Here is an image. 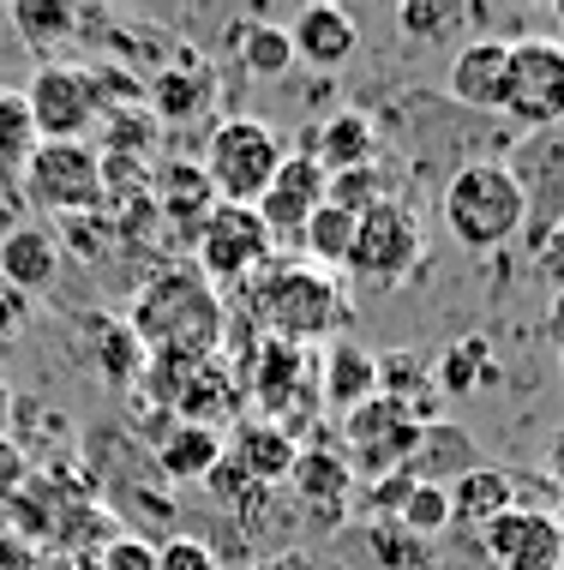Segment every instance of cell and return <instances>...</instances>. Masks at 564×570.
<instances>
[{
    "mask_svg": "<svg viewBox=\"0 0 564 570\" xmlns=\"http://www.w3.org/2000/svg\"><path fill=\"white\" fill-rule=\"evenodd\" d=\"M120 318L139 336L145 361H157V366L210 361V354H222V336H228V301L192 265H169V271L145 276Z\"/></svg>",
    "mask_w": 564,
    "mask_h": 570,
    "instance_id": "obj_1",
    "label": "cell"
},
{
    "mask_svg": "<svg viewBox=\"0 0 564 570\" xmlns=\"http://www.w3.org/2000/svg\"><path fill=\"white\" fill-rule=\"evenodd\" d=\"M355 318L343 283L330 271H313L307 258H270L265 271L240 288V325L258 331V343H337Z\"/></svg>",
    "mask_w": 564,
    "mask_h": 570,
    "instance_id": "obj_2",
    "label": "cell"
},
{
    "mask_svg": "<svg viewBox=\"0 0 564 570\" xmlns=\"http://www.w3.org/2000/svg\"><path fill=\"white\" fill-rule=\"evenodd\" d=\"M438 217H445L451 240L468 246V253H505V246L523 235L528 205L523 187L511 180V168L498 157H475L463 163L438 193Z\"/></svg>",
    "mask_w": 564,
    "mask_h": 570,
    "instance_id": "obj_3",
    "label": "cell"
},
{
    "mask_svg": "<svg viewBox=\"0 0 564 570\" xmlns=\"http://www.w3.org/2000/svg\"><path fill=\"white\" fill-rule=\"evenodd\" d=\"M283 138L265 127V120L253 115H228L210 127L205 138V157H198V175H205V187L217 193V205H258L265 187L277 180L283 168Z\"/></svg>",
    "mask_w": 564,
    "mask_h": 570,
    "instance_id": "obj_4",
    "label": "cell"
},
{
    "mask_svg": "<svg viewBox=\"0 0 564 570\" xmlns=\"http://www.w3.org/2000/svg\"><path fill=\"white\" fill-rule=\"evenodd\" d=\"M426 258V228H420V210L403 205V198H385L378 210L355 223V246H348V276L367 288H403L408 276L420 271Z\"/></svg>",
    "mask_w": 564,
    "mask_h": 570,
    "instance_id": "obj_5",
    "label": "cell"
},
{
    "mask_svg": "<svg viewBox=\"0 0 564 570\" xmlns=\"http://www.w3.org/2000/svg\"><path fill=\"white\" fill-rule=\"evenodd\" d=\"M277 258V240L265 235V223H258V210L253 205H217L205 217V228H198V240H192V271L205 276L210 288H247L258 271Z\"/></svg>",
    "mask_w": 564,
    "mask_h": 570,
    "instance_id": "obj_6",
    "label": "cell"
},
{
    "mask_svg": "<svg viewBox=\"0 0 564 570\" xmlns=\"http://www.w3.org/2000/svg\"><path fill=\"white\" fill-rule=\"evenodd\" d=\"M19 97L42 145H90V132L102 120L97 79H90V67H72V60H42Z\"/></svg>",
    "mask_w": 564,
    "mask_h": 570,
    "instance_id": "obj_7",
    "label": "cell"
},
{
    "mask_svg": "<svg viewBox=\"0 0 564 570\" xmlns=\"http://www.w3.org/2000/svg\"><path fill=\"white\" fill-rule=\"evenodd\" d=\"M19 198L42 217H97L102 210V157L97 145H37L19 175Z\"/></svg>",
    "mask_w": 564,
    "mask_h": 570,
    "instance_id": "obj_8",
    "label": "cell"
},
{
    "mask_svg": "<svg viewBox=\"0 0 564 570\" xmlns=\"http://www.w3.org/2000/svg\"><path fill=\"white\" fill-rule=\"evenodd\" d=\"M498 115L523 132H553L564 127V42L558 37H523L511 42L505 67V97Z\"/></svg>",
    "mask_w": 564,
    "mask_h": 570,
    "instance_id": "obj_9",
    "label": "cell"
},
{
    "mask_svg": "<svg viewBox=\"0 0 564 570\" xmlns=\"http://www.w3.org/2000/svg\"><path fill=\"white\" fill-rule=\"evenodd\" d=\"M426 426L408 414L403 403H390V396H373V403L348 409L343 414V462L348 474H355L360 487L367 481H385V474H403L408 456H415Z\"/></svg>",
    "mask_w": 564,
    "mask_h": 570,
    "instance_id": "obj_10",
    "label": "cell"
},
{
    "mask_svg": "<svg viewBox=\"0 0 564 570\" xmlns=\"http://www.w3.org/2000/svg\"><path fill=\"white\" fill-rule=\"evenodd\" d=\"M511 180L523 187V205H528V223L523 235L528 246H546V235L564 228V127L553 132H523V145L511 150Z\"/></svg>",
    "mask_w": 564,
    "mask_h": 570,
    "instance_id": "obj_11",
    "label": "cell"
},
{
    "mask_svg": "<svg viewBox=\"0 0 564 570\" xmlns=\"http://www.w3.org/2000/svg\"><path fill=\"white\" fill-rule=\"evenodd\" d=\"M355 492H360V481L348 474L343 451H330V439L300 444L295 469H288V499L300 504V517H307L318 534L343 529V517L355 511Z\"/></svg>",
    "mask_w": 564,
    "mask_h": 570,
    "instance_id": "obj_12",
    "label": "cell"
},
{
    "mask_svg": "<svg viewBox=\"0 0 564 570\" xmlns=\"http://www.w3.org/2000/svg\"><path fill=\"white\" fill-rule=\"evenodd\" d=\"M481 552L493 570H564V522L541 504H516L481 529Z\"/></svg>",
    "mask_w": 564,
    "mask_h": 570,
    "instance_id": "obj_13",
    "label": "cell"
},
{
    "mask_svg": "<svg viewBox=\"0 0 564 570\" xmlns=\"http://www.w3.org/2000/svg\"><path fill=\"white\" fill-rule=\"evenodd\" d=\"M325 205V168H318L307 150H288L277 180L265 187V198H258V223H265V235L277 246H300V228L313 223V210Z\"/></svg>",
    "mask_w": 564,
    "mask_h": 570,
    "instance_id": "obj_14",
    "label": "cell"
},
{
    "mask_svg": "<svg viewBox=\"0 0 564 570\" xmlns=\"http://www.w3.org/2000/svg\"><path fill=\"white\" fill-rule=\"evenodd\" d=\"M240 409H247V384H240V366L228 354H210V361H198L175 379V421L228 433V421Z\"/></svg>",
    "mask_w": 564,
    "mask_h": 570,
    "instance_id": "obj_15",
    "label": "cell"
},
{
    "mask_svg": "<svg viewBox=\"0 0 564 570\" xmlns=\"http://www.w3.org/2000/svg\"><path fill=\"white\" fill-rule=\"evenodd\" d=\"M210 97H217V72H210L205 55L187 42V49L145 85V115L157 120V127H187V120H198L210 109Z\"/></svg>",
    "mask_w": 564,
    "mask_h": 570,
    "instance_id": "obj_16",
    "label": "cell"
},
{
    "mask_svg": "<svg viewBox=\"0 0 564 570\" xmlns=\"http://www.w3.org/2000/svg\"><path fill=\"white\" fill-rule=\"evenodd\" d=\"M60 276V240L42 223H19L0 235V283L19 301H42Z\"/></svg>",
    "mask_w": 564,
    "mask_h": 570,
    "instance_id": "obj_17",
    "label": "cell"
},
{
    "mask_svg": "<svg viewBox=\"0 0 564 570\" xmlns=\"http://www.w3.org/2000/svg\"><path fill=\"white\" fill-rule=\"evenodd\" d=\"M283 30H288V49H295V60H307L313 72H337V67H348V60H355V49H360L355 19H348L343 7H330V0L300 7Z\"/></svg>",
    "mask_w": 564,
    "mask_h": 570,
    "instance_id": "obj_18",
    "label": "cell"
},
{
    "mask_svg": "<svg viewBox=\"0 0 564 570\" xmlns=\"http://www.w3.org/2000/svg\"><path fill=\"white\" fill-rule=\"evenodd\" d=\"M505 67H511V42L505 37H468L463 49L451 55V67H445L451 102L498 115V97H505Z\"/></svg>",
    "mask_w": 564,
    "mask_h": 570,
    "instance_id": "obj_19",
    "label": "cell"
},
{
    "mask_svg": "<svg viewBox=\"0 0 564 570\" xmlns=\"http://www.w3.org/2000/svg\"><path fill=\"white\" fill-rule=\"evenodd\" d=\"M318 396H325L330 414H348V409L373 403L378 396V354L360 348L355 336L325 343V354H318Z\"/></svg>",
    "mask_w": 564,
    "mask_h": 570,
    "instance_id": "obj_20",
    "label": "cell"
},
{
    "mask_svg": "<svg viewBox=\"0 0 564 570\" xmlns=\"http://www.w3.org/2000/svg\"><path fill=\"white\" fill-rule=\"evenodd\" d=\"M145 456H150V469H157L162 487H198L222 462V433L175 421L169 433H157V444H145Z\"/></svg>",
    "mask_w": 564,
    "mask_h": 570,
    "instance_id": "obj_21",
    "label": "cell"
},
{
    "mask_svg": "<svg viewBox=\"0 0 564 570\" xmlns=\"http://www.w3.org/2000/svg\"><path fill=\"white\" fill-rule=\"evenodd\" d=\"M79 331H85L90 373L109 384V391H132L139 373H145V348H139V336L127 331V318H120V313H85Z\"/></svg>",
    "mask_w": 564,
    "mask_h": 570,
    "instance_id": "obj_22",
    "label": "cell"
},
{
    "mask_svg": "<svg viewBox=\"0 0 564 570\" xmlns=\"http://www.w3.org/2000/svg\"><path fill=\"white\" fill-rule=\"evenodd\" d=\"M235 439H222V456L235 462V469H247L258 487H288V469H295V456H300V444L283 433V426H270V421H235L228 426Z\"/></svg>",
    "mask_w": 564,
    "mask_h": 570,
    "instance_id": "obj_23",
    "label": "cell"
},
{
    "mask_svg": "<svg viewBox=\"0 0 564 570\" xmlns=\"http://www.w3.org/2000/svg\"><path fill=\"white\" fill-rule=\"evenodd\" d=\"M150 210L162 217V228H169L175 240H198L205 217L217 210V193L205 187L198 163H187V168H162V175H150Z\"/></svg>",
    "mask_w": 564,
    "mask_h": 570,
    "instance_id": "obj_24",
    "label": "cell"
},
{
    "mask_svg": "<svg viewBox=\"0 0 564 570\" xmlns=\"http://www.w3.org/2000/svg\"><path fill=\"white\" fill-rule=\"evenodd\" d=\"M451 529H468V534H481L486 522H498L505 511H516V474L511 469H468L463 481H451Z\"/></svg>",
    "mask_w": 564,
    "mask_h": 570,
    "instance_id": "obj_25",
    "label": "cell"
},
{
    "mask_svg": "<svg viewBox=\"0 0 564 570\" xmlns=\"http://www.w3.org/2000/svg\"><path fill=\"white\" fill-rule=\"evenodd\" d=\"M300 150H307V157L325 168V175L367 168V163H378V127H373V115H360V109H337Z\"/></svg>",
    "mask_w": 564,
    "mask_h": 570,
    "instance_id": "obj_26",
    "label": "cell"
},
{
    "mask_svg": "<svg viewBox=\"0 0 564 570\" xmlns=\"http://www.w3.org/2000/svg\"><path fill=\"white\" fill-rule=\"evenodd\" d=\"M468 469H481V456H475V439L463 433V426H451V421H433L420 433L415 444V456H408V481H433V487H451V481H463Z\"/></svg>",
    "mask_w": 564,
    "mask_h": 570,
    "instance_id": "obj_27",
    "label": "cell"
},
{
    "mask_svg": "<svg viewBox=\"0 0 564 570\" xmlns=\"http://www.w3.org/2000/svg\"><path fill=\"white\" fill-rule=\"evenodd\" d=\"M378 396L403 403L420 426L438 421V384H433V361L415 348H396V354H378Z\"/></svg>",
    "mask_w": 564,
    "mask_h": 570,
    "instance_id": "obj_28",
    "label": "cell"
},
{
    "mask_svg": "<svg viewBox=\"0 0 564 570\" xmlns=\"http://www.w3.org/2000/svg\"><path fill=\"white\" fill-rule=\"evenodd\" d=\"M7 24L30 55H55L72 30H85V12L72 7V0H12Z\"/></svg>",
    "mask_w": 564,
    "mask_h": 570,
    "instance_id": "obj_29",
    "label": "cell"
},
{
    "mask_svg": "<svg viewBox=\"0 0 564 570\" xmlns=\"http://www.w3.org/2000/svg\"><path fill=\"white\" fill-rule=\"evenodd\" d=\"M433 384L438 396H475L486 384H498V361H493V343L481 331L456 336V343L433 361Z\"/></svg>",
    "mask_w": 564,
    "mask_h": 570,
    "instance_id": "obj_30",
    "label": "cell"
},
{
    "mask_svg": "<svg viewBox=\"0 0 564 570\" xmlns=\"http://www.w3.org/2000/svg\"><path fill=\"white\" fill-rule=\"evenodd\" d=\"M355 223H360V217H348V210H337V205H318L313 223L300 228V246H295V253L307 258L313 271H330V276H337V271L348 265V246H355Z\"/></svg>",
    "mask_w": 564,
    "mask_h": 570,
    "instance_id": "obj_31",
    "label": "cell"
},
{
    "mask_svg": "<svg viewBox=\"0 0 564 570\" xmlns=\"http://www.w3.org/2000/svg\"><path fill=\"white\" fill-rule=\"evenodd\" d=\"M198 492H205V499L217 504V511H228L235 522H258V517L270 511V499H277V492H270V487H258L253 474H247V469H235L228 456H222L217 469L205 474V481H198Z\"/></svg>",
    "mask_w": 564,
    "mask_h": 570,
    "instance_id": "obj_32",
    "label": "cell"
},
{
    "mask_svg": "<svg viewBox=\"0 0 564 570\" xmlns=\"http://www.w3.org/2000/svg\"><path fill=\"white\" fill-rule=\"evenodd\" d=\"M235 55H240V72H247V79H283V72L295 67L288 30L283 24H265V19L235 24Z\"/></svg>",
    "mask_w": 564,
    "mask_h": 570,
    "instance_id": "obj_33",
    "label": "cell"
},
{
    "mask_svg": "<svg viewBox=\"0 0 564 570\" xmlns=\"http://www.w3.org/2000/svg\"><path fill=\"white\" fill-rule=\"evenodd\" d=\"M37 145L42 138H37V127H30L24 97L0 85V187H19V175H24V163L37 157Z\"/></svg>",
    "mask_w": 564,
    "mask_h": 570,
    "instance_id": "obj_34",
    "label": "cell"
},
{
    "mask_svg": "<svg viewBox=\"0 0 564 570\" xmlns=\"http://www.w3.org/2000/svg\"><path fill=\"white\" fill-rule=\"evenodd\" d=\"M390 193V175L385 163H367V168H343V175H325V205L348 210V217H367V210H378Z\"/></svg>",
    "mask_w": 564,
    "mask_h": 570,
    "instance_id": "obj_35",
    "label": "cell"
},
{
    "mask_svg": "<svg viewBox=\"0 0 564 570\" xmlns=\"http://www.w3.org/2000/svg\"><path fill=\"white\" fill-rule=\"evenodd\" d=\"M390 522L403 534H415V541L433 547L438 534H451V492L433 487V481H415V487H408V499H403V511H396Z\"/></svg>",
    "mask_w": 564,
    "mask_h": 570,
    "instance_id": "obj_36",
    "label": "cell"
},
{
    "mask_svg": "<svg viewBox=\"0 0 564 570\" xmlns=\"http://www.w3.org/2000/svg\"><path fill=\"white\" fill-rule=\"evenodd\" d=\"M463 19L468 12L451 7V0H403V7H396V30H403L408 42H445Z\"/></svg>",
    "mask_w": 564,
    "mask_h": 570,
    "instance_id": "obj_37",
    "label": "cell"
},
{
    "mask_svg": "<svg viewBox=\"0 0 564 570\" xmlns=\"http://www.w3.org/2000/svg\"><path fill=\"white\" fill-rule=\"evenodd\" d=\"M55 240H67V253H72V258L97 265V258H109L115 246H120V223H115V217H102V210H97V217H67Z\"/></svg>",
    "mask_w": 564,
    "mask_h": 570,
    "instance_id": "obj_38",
    "label": "cell"
},
{
    "mask_svg": "<svg viewBox=\"0 0 564 570\" xmlns=\"http://www.w3.org/2000/svg\"><path fill=\"white\" fill-rule=\"evenodd\" d=\"M367 547H373L378 570H433V559H426V541L403 534L396 522H373V529H367Z\"/></svg>",
    "mask_w": 564,
    "mask_h": 570,
    "instance_id": "obj_39",
    "label": "cell"
},
{
    "mask_svg": "<svg viewBox=\"0 0 564 570\" xmlns=\"http://www.w3.org/2000/svg\"><path fill=\"white\" fill-rule=\"evenodd\" d=\"M157 570H222L217 547H205L198 534H175V541L157 547Z\"/></svg>",
    "mask_w": 564,
    "mask_h": 570,
    "instance_id": "obj_40",
    "label": "cell"
},
{
    "mask_svg": "<svg viewBox=\"0 0 564 570\" xmlns=\"http://www.w3.org/2000/svg\"><path fill=\"white\" fill-rule=\"evenodd\" d=\"M97 570H157V541H145V534H120L97 552Z\"/></svg>",
    "mask_w": 564,
    "mask_h": 570,
    "instance_id": "obj_41",
    "label": "cell"
},
{
    "mask_svg": "<svg viewBox=\"0 0 564 570\" xmlns=\"http://www.w3.org/2000/svg\"><path fill=\"white\" fill-rule=\"evenodd\" d=\"M24 474H30V451H24L19 439H7V433H0V511H7L12 499H19Z\"/></svg>",
    "mask_w": 564,
    "mask_h": 570,
    "instance_id": "obj_42",
    "label": "cell"
},
{
    "mask_svg": "<svg viewBox=\"0 0 564 570\" xmlns=\"http://www.w3.org/2000/svg\"><path fill=\"white\" fill-rule=\"evenodd\" d=\"M24 318H30V301H19L7 283H0V343H12V336L24 331Z\"/></svg>",
    "mask_w": 564,
    "mask_h": 570,
    "instance_id": "obj_43",
    "label": "cell"
},
{
    "mask_svg": "<svg viewBox=\"0 0 564 570\" xmlns=\"http://www.w3.org/2000/svg\"><path fill=\"white\" fill-rule=\"evenodd\" d=\"M535 258H541V271L553 276V288H564V228H558V235H546V246Z\"/></svg>",
    "mask_w": 564,
    "mask_h": 570,
    "instance_id": "obj_44",
    "label": "cell"
},
{
    "mask_svg": "<svg viewBox=\"0 0 564 570\" xmlns=\"http://www.w3.org/2000/svg\"><path fill=\"white\" fill-rule=\"evenodd\" d=\"M253 570H337V564H318L313 552H277V559H258Z\"/></svg>",
    "mask_w": 564,
    "mask_h": 570,
    "instance_id": "obj_45",
    "label": "cell"
},
{
    "mask_svg": "<svg viewBox=\"0 0 564 570\" xmlns=\"http://www.w3.org/2000/svg\"><path fill=\"white\" fill-rule=\"evenodd\" d=\"M546 336L564 348V288H553V301H546Z\"/></svg>",
    "mask_w": 564,
    "mask_h": 570,
    "instance_id": "obj_46",
    "label": "cell"
},
{
    "mask_svg": "<svg viewBox=\"0 0 564 570\" xmlns=\"http://www.w3.org/2000/svg\"><path fill=\"white\" fill-rule=\"evenodd\" d=\"M42 570H97V559H85V552H49Z\"/></svg>",
    "mask_w": 564,
    "mask_h": 570,
    "instance_id": "obj_47",
    "label": "cell"
},
{
    "mask_svg": "<svg viewBox=\"0 0 564 570\" xmlns=\"http://www.w3.org/2000/svg\"><path fill=\"white\" fill-rule=\"evenodd\" d=\"M12 409H19V396H12V379L0 373V433H7V421H12Z\"/></svg>",
    "mask_w": 564,
    "mask_h": 570,
    "instance_id": "obj_48",
    "label": "cell"
},
{
    "mask_svg": "<svg viewBox=\"0 0 564 570\" xmlns=\"http://www.w3.org/2000/svg\"><path fill=\"white\" fill-rule=\"evenodd\" d=\"M564 499V439L553 444V504Z\"/></svg>",
    "mask_w": 564,
    "mask_h": 570,
    "instance_id": "obj_49",
    "label": "cell"
},
{
    "mask_svg": "<svg viewBox=\"0 0 564 570\" xmlns=\"http://www.w3.org/2000/svg\"><path fill=\"white\" fill-rule=\"evenodd\" d=\"M553 24L564 30V0H553Z\"/></svg>",
    "mask_w": 564,
    "mask_h": 570,
    "instance_id": "obj_50",
    "label": "cell"
},
{
    "mask_svg": "<svg viewBox=\"0 0 564 570\" xmlns=\"http://www.w3.org/2000/svg\"><path fill=\"white\" fill-rule=\"evenodd\" d=\"M553 517H558V522H564V499H558V504H553Z\"/></svg>",
    "mask_w": 564,
    "mask_h": 570,
    "instance_id": "obj_51",
    "label": "cell"
},
{
    "mask_svg": "<svg viewBox=\"0 0 564 570\" xmlns=\"http://www.w3.org/2000/svg\"><path fill=\"white\" fill-rule=\"evenodd\" d=\"M558 354H564V348H558Z\"/></svg>",
    "mask_w": 564,
    "mask_h": 570,
    "instance_id": "obj_52",
    "label": "cell"
}]
</instances>
